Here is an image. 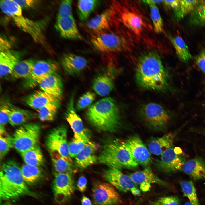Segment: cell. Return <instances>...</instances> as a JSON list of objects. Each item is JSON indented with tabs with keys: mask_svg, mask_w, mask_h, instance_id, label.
<instances>
[{
	"mask_svg": "<svg viewBox=\"0 0 205 205\" xmlns=\"http://www.w3.org/2000/svg\"><path fill=\"white\" fill-rule=\"evenodd\" d=\"M21 155L25 164L40 167L44 162L43 154L38 145Z\"/></svg>",
	"mask_w": 205,
	"mask_h": 205,
	"instance_id": "cell-32",
	"label": "cell"
},
{
	"mask_svg": "<svg viewBox=\"0 0 205 205\" xmlns=\"http://www.w3.org/2000/svg\"><path fill=\"white\" fill-rule=\"evenodd\" d=\"M87 143L82 140L74 137L68 144L69 154L70 157H75Z\"/></svg>",
	"mask_w": 205,
	"mask_h": 205,
	"instance_id": "cell-42",
	"label": "cell"
},
{
	"mask_svg": "<svg viewBox=\"0 0 205 205\" xmlns=\"http://www.w3.org/2000/svg\"><path fill=\"white\" fill-rule=\"evenodd\" d=\"M55 28L63 38L70 40H83L73 16L57 18Z\"/></svg>",
	"mask_w": 205,
	"mask_h": 205,
	"instance_id": "cell-17",
	"label": "cell"
},
{
	"mask_svg": "<svg viewBox=\"0 0 205 205\" xmlns=\"http://www.w3.org/2000/svg\"><path fill=\"white\" fill-rule=\"evenodd\" d=\"M93 89L99 95H108L113 90L114 83L111 78L107 75H102L96 77L92 83Z\"/></svg>",
	"mask_w": 205,
	"mask_h": 205,
	"instance_id": "cell-29",
	"label": "cell"
},
{
	"mask_svg": "<svg viewBox=\"0 0 205 205\" xmlns=\"http://www.w3.org/2000/svg\"><path fill=\"white\" fill-rule=\"evenodd\" d=\"M189 22L195 26H205V0H201L190 14Z\"/></svg>",
	"mask_w": 205,
	"mask_h": 205,
	"instance_id": "cell-37",
	"label": "cell"
},
{
	"mask_svg": "<svg viewBox=\"0 0 205 205\" xmlns=\"http://www.w3.org/2000/svg\"><path fill=\"white\" fill-rule=\"evenodd\" d=\"M49 153L54 172L67 173L73 175L76 170L71 158L63 157L56 151Z\"/></svg>",
	"mask_w": 205,
	"mask_h": 205,
	"instance_id": "cell-25",
	"label": "cell"
},
{
	"mask_svg": "<svg viewBox=\"0 0 205 205\" xmlns=\"http://www.w3.org/2000/svg\"><path fill=\"white\" fill-rule=\"evenodd\" d=\"M72 7V0L62 1L60 5L57 18H63L73 16Z\"/></svg>",
	"mask_w": 205,
	"mask_h": 205,
	"instance_id": "cell-44",
	"label": "cell"
},
{
	"mask_svg": "<svg viewBox=\"0 0 205 205\" xmlns=\"http://www.w3.org/2000/svg\"><path fill=\"white\" fill-rule=\"evenodd\" d=\"M174 138V134L171 133L155 138L149 143L148 149L151 153L161 155L165 150L173 146Z\"/></svg>",
	"mask_w": 205,
	"mask_h": 205,
	"instance_id": "cell-26",
	"label": "cell"
},
{
	"mask_svg": "<svg viewBox=\"0 0 205 205\" xmlns=\"http://www.w3.org/2000/svg\"><path fill=\"white\" fill-rule=\"evenodd\" d=\"M156 5L151 4L149 6L154 30L156 33H160L163 30V20L158 9Z\"/></svg>",
	"mask_w": 205,
	"mask_h": 205,
	"instance_id": "cell-41",
	"label": "cell"
},
{
	"mask_svg": "<svg viewBox=\"0 0 205 205\" xmlns=\"http://www.w3.org/2000/svg\"><path fill=\"white\" fill-rule=\"evenodd\" d=\"M121 18L124 24L137 35L142 32L144 23L141 18L137 13L130 11L123 12Z\"/></svg>",
	"mask_w": 205,
	"mask_h": 205,
	"instance_id": "cell-27",
	"label": "cell"
},
{
	"mask_svg": "<svg viewBox=\"0 0 205 205\" xmlns=\"http://www.w3.org/2000/svg\"><path fill=\"white\" fill-rule=\"evenodd\" d=\"M150 188V184L147 183H143L140 184V188L144 191H148Z\"/></svg>",
	"mask_w": 205,
	"mask_h": 205,
	"instance_id": "cell-53",
	"label": "cell"
},
{
	"mask_svg": "<svg viewBox=\"0 0 205 205\" xmlns=\"http://www.w3.org/2000/svg\"><path fill=\"white\" fill-rule=\"evenodd\" d=\"M195 60L197 66L205 73V49L200 51L196 57Z\"/></svg>",
	"mask_w": 205,
	"mask_h": 205,
	"instance_id": "cell-47",
	"label": "cell"
},
{
	"mask_svg": "<svg viewBox=\"0 0 205 205\" xmlns=\"http://www.w3.org/2000/svg\"><path fill=\"white\" fill-rule=\"evenodd\" d=\"M35 62V60L32 59L19 61L10 75L16 79L27 78L30 75Z\"/></svg>",
	"mask_w": 205,
	"mask_h": 205,
	"instance_id": "cell-30",
	"label": "cell"
},
{
	"mask_svg": "<svg viewBox=\"0 0 205 205\" xmlns=\"http://www.w3.org/2000/svg\"><path fill=\"white\" fill-rule=\"evenodd\" d=\"M136 184H141L143 183H155L163 186L168 185L167 182L159 178L152 171L149 167H147L140 171L135 172L130 175Z\"/></svg>",
	"mask_w": 205,
	"mask_h": 205,
	"instance_id": "cell-28",
	"label": "cell"
},
{
	"mask_svg": "<svg viewBox=\"0 0 205 205\" xmlns=\"http://www.w3.org/2000/svg\"><path fill=\"white\" fill-rule=\"evenodd\" d=\"M87 180L86 178L83 176L80 177L77 184L78 190L82 192H84L87 189Z\"/></svg>",
	"mask_w": 205,
	"mask_h": 205,
	"instance_id": "cell-49",
	"label": "cell"
},
{
	"mask_svg": "<svg viewBox=\"0 0 205 205\" xmlns=\"http://www.w3.org/2000/svg\"><path fill=\"white\" fill-rule=\"evenodd\" d=\"M99 162L110 168L120 170L133 169L138 164L134 160L125 142L116 139L103 147L98 158Z\"/></svg>",
	"mask_w": 205,
	"mask_h": 205,
	"instance_id": "cell-4",
	"label": "cell"
},
{
	"mask_svg": "<svg viewBox=\"0 0 205 205\" xmlns=\"http://www.w3.org/2000/svg\"><path fill=\"white\" fill-rule=\"evenodd\" d=\"M61 61L62 65L66 72L73 76L77 75L81 72L88 64L85 59L72 53L64 55Z\"/></svg>",
	"mask_w": 205,
	"mask_h": 205,
	"instance_id": "cell-18",
	"label": "cell"
},
{
	"mask_svg": "<svg viewBox=\"0 0 205 205\" xmlns=\"http://www.w3.org/2000/svg\"><path fill=\"white\" fill-rule=\"evenodd\" d=\"M21 170L24 181L29 185L36 183L43 176L42 171L39 167L25 164L22 166Z\"/></svg>",
	"mask_w": 205,
	"mask_h": 205,
	"instance_id": "cell-33",
	"label": "cell"
},
{
	"mask_svg": "<svg viewBox=\"0 0 205 205\" xmlns=\"http://www.w3.org/2000/svg\"><path fill=\"white\" fill-rule=\"evenodd\" d=\"M130 191L132 194L134 196H140L141 195L140 190L136 187L132 188L131 189Z\"/></svg>",
	"mask_w": 205,
	"mask_h": 205,
	"instance_id": "cell-55",
	"label": "cell"
},
{
	"mask_svg": "<svg viewBox=\"0 0 205 205\" xmlns=\"http://www.w3.org/2000/svg\"><path fill=\"white\" fill-rule=\"evenodd\" d=\"M124 142L134 160L138 165L147 166L151 163V153L139 137L133 136Z\"/></svg>",
	"mask_w": 205,
	"mask_h": 205,
	"instance_id": "cell-13",
	"label": "cell"
},
{
	"mask_svg": "<svg viewBox=\"0 0 205 205\" xmlns=\"http://www.w3.org/2000/svg\"><path fill=\"white\" fill-rule=\"evenodd\" d=\"M25 101L28 106L37 110L49 104H60V99L41 90L35 91L27 96Z\"/></svg>",
	"mask_w": 205,
	"mask_h": 205,
	"instance_id": "cell-23",
	"label": "cell"
},
{
	"mask_svg": "<svg viewBox=\"0 0 205 205\" xmlns=\"http://www.w3.org/2000/svg\"><path fill=\"white\" fill-rule=\"evenodd\" d=\"M157 201L161 205H179L180 199L176 196H168L159 198Z\"/></svg>",
	"mask_w": 205,
	"mask_h": 205,
	"instance_id": "cell-46",
	"label": "cell"
},
{
	"mask_svg": "<svg viewBox=\"0 0 205 205\" xmlns=\"http://www.w3.org/2000/svg\"><path fill=\"white\" fill-rule=\"evenodd\" d=\"M1 205H11V204L8 202H6L2 203Z\"/></svg>",
	"mask_w": 205,
	"mask_h": 205,
	"instance_id": "cell-57",
	"label": "cell"
},
{
	"mask_svg": "<svg viewBox=\"0 0 205 205\" xmlns=\"http://www.w3.org/2000/svg\"><path fill=\"white\" fill-rule=\"evenodd\" d=\"M169 37L175 49L177 56L181 60L186 62L192 58L188 46L181 37L177 36L173 37L169 36Z\"/></svg>",
	"mask_w": 205,
	"mask_h": 205,
	"instance_id": "cell-34",
	"label": "cell"
},
{
	"mask_svg": "<svg viewBox=\"0 0 205 205\" xmlns=\"http://www.w3.org/2000/svg\"><path fill=\"white\" fill-rule=\"evenodd\" d=\"M34 116L30 110L12 106L9 122L13 126L22 125L32 119Z\"/></svg>",
	"mask_w": 205,
	"mask_h": 205,
	"instance_id": "cell-31",
	"label": "cell"
},
{
	"mask_svg": "<svg viewBox=\"0 0 205 205\" xmlns=\"http://www.w3.org/2000/svg\"><path fill=\"white\" fill-rule=\"evenodd\" d=\"M14 1L22 9H28L34 6L39 1L34 0H23Z\"/></svg>",
	"mask_w": 205,
	"mask_h": 205,
	"instance_id": "cell-48",
	"label": "cell"
},
{
	"mask_svg": "<svg viewBox=\"0 0 205 205\" xmlns=\"http://www.w3.org/2000/svg\"><path fill=\"white\" fill-rule=\"evenodd\" d=\"M13 146L12 138L6 131L4 126H0V157L1 159Z\"/></svg>",
	"mask_w": 205,
	"mask_h": 205,
	"instance_id": "cell-40",
	"label": "cell"
},
{
	"mask_svg": "<svg viewBox=\"0 0 205 205\" xmlns=\"http://www.w3.org/2000/svg\"><path fill=\"white\" fill-rule=\"evenodd\" d=\"M67 131L64 126L54 128L46 137L45 144L50 152L56 151L63 157L71 158L67 139Z\"/></svg>",
	"mask_w": 205,
	"mask_h": 205,
	"instance_id": "cell-11",
	"label": "cell"
},
{
	"mask_svg": "<svg viewBox=\"0 0 205 205\" xmlns=\"http://www.w3.org/2000/svg\"><path fill=\"white\" fill-rule=\"evenodd\" d=\"M74 95L71 97L67 105L65 116L74 133V137L83 140L88 143L89 141L90 136L84 128L82 120L75 112L74 106Z\"/></svg>",
	"mask_w": 205,
	"mask_h": 205,
	"instance_id": "cell-14",
	"label": "cell"
},
{
	"mask_svg": "<svg viewBox=\"0 0 205 205\" xmlns=\"http://www.w3.org/2000/svg\"><path fill=\"white\" fill-rule=\"evenodd\" d=\"M41 132L40 125L30 123L17 129L12 138L13 146L20 154L38 145Z\"/></svg>",
	"mask_w": 205,
	"mask_h": 205,
	"instance_id": "cell-6",
	"label": "cell"
},
{
	"mask_svg": "<svg viewBox=\"0 0 205 205\" xmlns=\"http://www.w3.org/2000/svg\"><path fill=\"white\" fill-rule=\"evenodd\" d=\"M58 68V64L53 60L36 61L30 75L25 79V84L28 87H34L45 78L56 73Z\"/></svg>",
	"mask_w": 205,
	"mask_h": 205,
	"instance_id": "cell-12",
	"label": "cell"
},
{
	"mask_svg": "<svg viewBox=\"0 0 205 205\" xmlns=\"http://www.w3.org/2000/svg\"><path fill=\"white\" fill-rule=\"evenodd\" d=\"M180 184L183 195L187 197L193 205H200L196 189L192 181H181Z\"/></svg>",
	"mask_w": 205,
	"mask_h": 205,
	"instance_id": "cell-38",
	"label": "cell"
},
{
	"mask_svg": "<svg viewBox=\"0 0 205 205\" xmlns=\"http://www.w3.org/2000/svg\"><path fill=\"white\" fill-rule=\"evenodd\" d=\"M150 205H161L157 201L152 203Z\"/></svg>",
	"mask_w": 205,
	"mask_h": 205,
	"instance_id": "cell-56",
	"label": "cell"
},
{
	"mask_svg": "<svg viewBox=\"0 0 205 205\" xmlns=\"http://www.w3.org/2000/svg\"><path fill=\"white\" fill-rule=\"evenodd\" d=\"M110 183L96 182L92 189V196L94 205H117L122 203L120 196Z\"/></svg>",
	"mask_w": 205,
	"mask_h": 205,
	"instance_id": "cell-10",
	"label": "cell"
},
{
	"mask_svg": "<svg viewBox=\"0 0 205 205\" xmlns=\"http://www.w3.org/2000/svg\"><path fill=\"white\" fill-rule=\"evenodd\" d=\"M87 118L100 131L114 132L120 124V116L114 99L108 97L101 99L91 106L86 113Z\"/></svg>",
	"mask_w": 205,
	"mask_h": 205,
	"instance_id": "cell-2",
	"label": "cell"
},
{
	"mask_svg": "<svg viewBox=\"0 0 205 205\" xmlns=\"http://www.w3.org/2000/svg\"><path fill=\"white\" fill-rule=\"evenodd\" d=\"M183 205H193L190 202H186Z\"/></svg>",
	"mask_w": 205,
	"mask_h": 205,
	"instance_id": "cell-58",
	"label": "cell"
},
{
	"mask_svg": "<svg viewBox=\"0 0 205 205\" xmlns=\"http://www.w3.org/2000/svg\"><path fill=\"white\" fill-rule=\"evenodd\" d=\"M33 194L24 180L21 167L17 163L12 160L3 163L0 172L1 200H14Z\"/></svg>",
	"mask_w": 205,
	"mask_h": 205,
	"instance_id": "cell-3",
	"label": "cell"
},
{
	"mask_svg": "<svg viewBox=\"0 0 205 205\" xmlns=\"http://www.w3.org/2000/svg\"><path fill=\"white\" fill-rule=\"evenodd\" d=\"M18 53L9 50L0 52V76L2 77L10 75L15 65L19 61Z\"/></svg>",
	"mask_w": 205,
	"mask_h": 205,
	"instance_id": "cell-24",
	"label": "cell"
},
{
	"mask_svg": "<svg viewBox=\"0 0 205 205\" xmlns=\"http://www.w3.org/2000/svg\"><path fill=\"white\" fill-rule=\"evenodd\" d=\"M99 1L96 0H79L77 3L78 15L80 20L86 21L99 5Z\"/></svg>",
	"mask_w": 205,
	"mask_h": 205,
	"instance_id": "cell-35",
	"label": "cell"
},
{
	"mask_svg": "<svg viewBox=\"0 0 205 205\" xmlns=\"http://www.w3.org/2000/svg\"><path fill=\"white\" fill-rule=\"evenodd\" d=\"M81 202L82 205H92L90 199L87 197L83 196L81 198Z\"/></svg>",
	"mask_w": 205,
	"mask_h": 205,
	"instance_id": "cell-52",
	"label": "cell"
},
{
	"mask_svg": "<svg viewBox=\"0 0 205 205\" xmlns=\"http://www.w3.org/2000/svg\"><path fill=\"white\" fill-rule=\"evenodd\" d=\"M12 107L11 105L8 102H4L1 104L0 108V126H4L9 122Z\"/></svg>",
	"mask_w": 205,
	"mask_h": 205,
	"instance_id": "cell-45",
	"label": "cell"
},
{
	"mask_svg": "<svg viewBox=\"0 0 205 205\" xmlns=\"http://www.w3.org/2000/svg\"><path fill=\"white\" fill-rule=\"evenodd\" d=\"M0 6L2 11L11 18L18 27L29 34L36 42L44 44L45 38L42 23L24 16L22 9L14 0H1Z\"/></svg>",
	"mask_w": 205,
	"mask_h": 205,
	"instance_id": "cell-5",
	"label": "cell"
},
{
	"mask_svg": "<svg viewBox=\"0 0 205 205\" xmlns=\"http://www.w3.org/2000/svg\"><path fill=\"white\" fill-rule=\"evenodd\" d=\"M162 3L167 8L174 9L178 6L179 0H163Z\"/></svg>",
	"mask_w": 205,
	"mask_h": 205,
	"instance_id": "cell-51",
	"label": "cell"
},
{
	"mask_svg": "<svg viewBox=\"0 0 205 205\" xmlns=\"http://www.w3.org/2000/svg\"><path fill=\"white\" fill-rule=\"evenodd\" d=\"M112 17L111 9H106L90 20L87 26L96 34L104 32L110 27Z\"/></svg>",
	"mask_w": 205,
	"mask_h": 205,
	"instance_id": "cell-22",
	"label": "cell"
},
{
	"mask_svg": "<svg viewBox=\"0 0 205 205\" xmlns=\"http://www.w3.org/2000/svg\"><path fill=\"white\" fill-rule=\"evenodd\" d=\"M60 105V104L50 103L38 110V116L40 119L42 121L53 120Z\"/></svg>",
	"mask_w": 205,
	"mask_h": 205,
	"instance_id": "cell-39",
	"label": "cell"
},
{
	"mask_svg": "<svg viewBox=\"0 0 205 205\" xmlns=\"http://www.w3.org/2000/svg\"><path fill=\"white\" fill-rule=\"evenodd\" d=\"M38 85L41 90L58 99L62 98L63 83L61 77L57 73L43 79Z\"/></svg>",
	"mask_w": 205,
	"mask_h": 205,
	"instance_id": "cell-20",
	"label": "cell"
},
{
	"mask_svg": "<svg viewBox=\"0 0 205 205\" xmlns=\"http://www.w3.org/2000/svg\"><path fill=\"white\" fill-rule=\"evenodd\" d=\"M161 155L158 166L166 173L181 171L183 164L186 161L183 156L176 152L173 146L165 150Z\"/></svg>",
	"mask_w": 205,
	"mask_h": 205,
	"instance_id": "cell-15",
	"label": "cell"
},
{
	"mask_svg": "<svg viewBox=\"0 0 205 205\" xmlns=\"http://www.w3.org/2000/svg\"><path fill=\"white\" fill-rule=\"evenodd\" d=\"M195 181L205 179V161L202 158L196 157L186 161L181 169Z\"/></svg>",
	"mask_w": 205,
	"mask_h": 205,
	"instance_id": "cell-21",
	"label": "cell"
},
{
	"mask_svg": "<svg viewBox=\"0 0 205 205\" xmlns=\"http://www.w3.org/2000/svg\"><path fill=\"white\" fill-rule=\"evenodd\" d=\"M103 176L107 181L120 191L126 192L136 186L130 176L123 174L120 170L110 168L105 170Z\"/></svg>",
	"mask_w": 205,
	"mask_h": 205,
	"instance_id": "cell-16",
	"label": "cell"
},
{
	"mask_svg": "<svg viewBox=\"0 0 205 205\" xmlns=\"http://www.w3.org/2000/svg\"><path fill=\"white\" fill-rule=\"evenodd\" d=\"M52 189L54 198L57 203L66 202L74 193L75 188L73 175L65 173H54Z\"/></svg>",
	"mask_w": 205,
	"mask_h": 205,
	"instance_id": "cell-9",
	"label": "cell"
},
{
	"mask_svg": "<svg viewBox=\"0 0 205 205\" xmlns=\"http://www.w3.org/2000/svg\"><path fill=\"white\" fill-rule=\"evenodd\" d=\"M162 1L163 0H147L143 1L144 3L149 5L151 4H156L157 3L162 2Z\"/></svg>",
	"mask_w": 205,
	"mask_h": 205,
	"instance_id": "cell-54",
	"label": "cell"
},
{
	"mask_svg": "<svg viewBox=\"0 0 205 205\" xmlns=\"http://www.w3.org/2000/svg\"><path fill=\"white\" fill-rule=\"evenodd\" d=\"M91 42L98 51L105 53L123 51L128 48L127 42L122 37L112 33L104 32L94 35Z\"/></svg>",
	"mask_w": 205,
	"mask_h": 205,
	"instance_id": "cell-8",
	"label": "cell"
},
{
	"mask_svg": "<svg viewBox=\"0 0 205 205\" xmlns=\"http://www.w3.org/2000/svg\"><path fill=\"white\" fill-rule=\"evenodd\" d=\"M201 1V0H179L178 6L173 9L176 20H179L190 14Z\"/></svg>",
	"mask_w": 205,
	"mask_h": 205,
	"instance_id": "cell-36",
	"label": "cell"
},
{
	"mask_svg": "<svg viewBox=\"0 0 205 205\" xmlns=\"http://www.w3.org/2000/svg\"><path fill=\"white\" fill-rule=\"evenodd\" d=\"M97 148L96 144L89 141L75 157V166L83 169L95 163L98 160L95 154Z\"/></svg>",
	"mask_w": 205,
	"mask_h": 205,
	"instance_id": "cell-19",
	"label": "cell"
},
{
	"mask_svg": "<svg viewBox=\"0 0 205 205\" xmlns=\"http://www.w3.org/2000/svg\"><path fill=\"white\" fill-rule=\"evenodd\" d=\"M95 94L89 91L83 94L78 99L76 105L78 110L83 109L89 106L95 100Z\"/></svg>",
	"mask_w": 205,
	"mask_h": 205,
	"instance_id": "cell-43",
	"label": "cell"
},
{
	"mask_svg": "<svg viewBox=\"0 0 205 205\" xmlns=\"http://www.w3.org/2000/svg\"><path fill=\"white\" fill-rule=\"evenodd\" d=\"M140 113L146 124L156 130H161L166 126L170 116L165 109L160 104L150 102L142 105Z\"/></svg>",
	"mask_w": 205,
	"mask_h": 205,
	"instance_id": "cell-7",
	"label": "cell"
},
{
	"mask_svg": "<svg viewBox=\"0 0 205 205\" xmlns=\"http://www.w3.org/2000/svg\"><path fill=\"white\" fill-rule=\"evenodd\" d=\"M135 78L137 84L147 90L163 91L169 86V77L159 56L153 52L142 55L137 62Z\"/></svg>",
	"mask_w": 205,
	"mask_h": 205,
	"instance_id": "cell-1",
	"label": "cell"
},
{
	"mask_svg": "<svg viewBox=\"0 0 205 205\" xmlns=\"http://www.w3.org/2000/svg\"><path fill=\"white\" fill-rule=\"evenodd\" d=\"M11 44L9 41L3 38H0V52H4L10 50Z\"/></svg>",
	"mask_w": 205,
	"mask_h": 205,
	"instance_id": "cell-50",
	"label": "cell"
}]
</instances>
